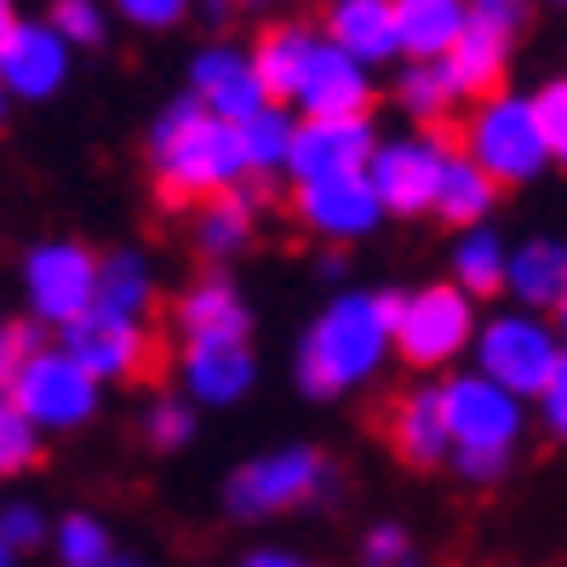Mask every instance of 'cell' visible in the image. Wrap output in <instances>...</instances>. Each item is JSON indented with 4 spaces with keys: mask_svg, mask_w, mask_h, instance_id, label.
<instances>
[{
    "mask_svg": "<svg viewBox=\"0 0 567 567\" xmlns=\"http://www.w3.org/2000/svg\"><path fill=\"white\" fill-rule=\"evenodd\" d=\"M533 419H539V430H545L550 442L567 447V350H561V361H556L550 384L539 390V402H533Z\"/></svg>",
    "mask_w": 567,
    "mask_h": 567,
    "instance_id": "38",
    "label": "cell"
},
{
    "mask_svg": "<svg viewBox=\"0 0 567 567\" xmlns=\"http://www.w3.org/2000/svg\"><path fill=\"white\" fill-rule=\"evenodd\" d=\"M41 447H47V436L12 408V395H0V482L35 471V464H41Z\"/></svg>",
    "mask_w": 567,
    "mask_h": 567,
    "instance_id": "34",
    "label": "cell"
},
{
    "mask_svg": "<svg viewBox=\"0 0 567 567\" xmlns=\"http://www.w3.org/2000/svg\"><path fill=\"white\" fill-rule=\"evenodd\" d=\"M464 7H471L476 23L505 29V35H522V23H527V0H464Z\"/></svg>",
    "mask_w": 567,
    "mask_h": 567,
    "instance_id": "40",
    "label": "cell"
},
{
    "mask_svg": "<svg viewBox=\"0 0 567 567\" xmlns=\"http://www.w3.org/2000/svg\"><path fill=\"white\" fill-rule=\"evenodd\" d=\"M458 155H471L498 189L539 184L550 173V150H545L539 115H533V97L505 86V92L482 97V104H471V115L458 126Z\"/></svg>",
    "mask_w": 567,
    "mask_h": 567,
    "instance_id": "6",
    "label": "cell"
},
{
    "mask_svg": "<svg viewBox=\"0 0 567 567\" xmlns=\"http://www.w3.org/2000/svg\"><path fill=\"white\" fill-rule=\"evenodd\" d=\"M567 292V236H522L511 241L505 264V298L516 310L550 316Z\"/></svg>",
    "mask_w": 567,
    "mask_h": 567,
    "instance_id": "20",
    "label": "cell"
},
{
    "mask_svg": "<svg viewBox=\"0 0 567 567\" xmlns=\"http://www.w3.org/2000/svg\"><path fill=\"white\" fill-rule=\"evenodd\" d=\"M58 344L70 350L97 384H132V379H144L150 367H155V339H150V327L97 316V310H86L75 327H63Z\"/></svg>",
    "mask_w": 567,
    "mask_h": 567,
    "instance_id": "14",
    "label": "cell"
},
{
    "mask_svg": "<svg viewBox=\"0 0 567 567\" xmlns=\"http://www.w3.org/2000/svg\"><path fill=\"white\" fill-rule=\"evenodd\" d=\"M442 413H447V436H453V458L447 471L464 487H498L516 471V453L533 430V408L516 402L511 390L487 384L482 373L458 367L442 379Z\"/></svg>",
    "mask_w": 567,
    "mask_h": 567,
    "instance_id": "3",
    "label": "cell"
},
{
    "mask_svg": "<svg viewBox=\"0 0 567 567\" xmlns=\"http://www.w3.org/2000/svg\"><path fill=\"white\" fill-rule=\"evenodd\" d=\"M195 104H202L207 115L229 121V126H241L252 121L264 104H270V92H264L258 70H252V52L241 47H229V41H213L189 58V86H184Z\"/></svg>",
    "mask_w": 567,
    "mask_h": 567,
    "instance_id": "16",
    "label": "cell"
},
{
    "mask_svg": "<svg viewBox=\"0 0 567 567\" xmlns=\"http://www.w3.org/2000/svg\"><path fill=\"white\" fill-rule=\"evenodd\" d=\"M252 7H264V0H252Z\"/></svg>",
    "mask_w": 567,
    "mask_h": 567,
    "instance_id": "51",
    "label": "cell"
},
{
    "mask_svg": "<svg viewBox=\"0 0 567 567\" xmlns=\"http://www.w3.org/2000/svg\"><path fill=\"white\" fill-rule=\"evenodd\" d=\"M561 332L550 316H533L516 305H498L482 316L476 344H471V373H482L487 384L511 390L516 402H539V390L550 384L556 361H561Z\"/></svg>",
    "mask_w": 567,
    "mask_h": 567,
    "instance_id": "8",
    "label": "cell"
},
{
    "mask_svg": "<svg viewBox=\"0 0 567 567\" xmlns=\"http://www.w3.org/2000/svg\"><path fill=\"white\" fill-rule=\"evenodd\" d=\"M355 567H436V561H430V550L413 539V527H408V522L384 516V522H373V527L361 533Z\"/></svg>",
    "mask_w": 567,
    "mask_h": 567,
    "instance_id": "33",
    "label": "cell"
},
{
    "mask_svg": "<svg viewBox=\"0 0 567 567\" xmlns=\"http://www.w3.org/2000/svg\"><path fill=\"white\" fill-rule=\"evenodd\" d=\"M155 298H161V270L150 264V252H138V247L97 252V292H92V310L97 316L150 327Z\"/></svg>",
    "mask_w": 567,
    "mask_h": 567,
    "instance_id": "22",
    "label": "cell"
},
{
    "mask_svg": "<svg viewBox=\"0 0 567 567\" xmlns=\"http://www.w3.org/2000/svg\"><path fill=\"white\" fill-rule=\"evenodd\" d=\"M321 35L339 52H350L361 70H379V63L402 58V41H395V0H327Z\"/></svg>",
    "mask_w": 567,
    "mask_h": 567,
    "instance_id": "21",
    "label": "cell"
},
{
    "mask_svg": "<svg viewBox=\"0 0 567 567\" xmlns=\"http://www.w3.org/2000/svg\"><path fill=\"white\" fill-rule=\"evenodd\" d=\"M471 29L464 0H395V41L408 63H442Z\"/></svg>",
    "mask_w": 567,
    "mask_h": 567,
    "instance_id": "25",
    "label": "cell"
},
{
    "mask_svg": "<svg viewBox=\"0 0 567 567\" xmlns=\"http://www.w3.org/2000/svg\"><path fill=\"white\" fill-rule=\"evenodd\" d=\"M115 550L121 545H115L110 522L97 511H63L52 522V556H58V567H104Z\"/></svg>",
    "mask_w": 567,
    "mask_h": 567,
    "instance_id": "32",
    "label": "cell"
},
{
    "mask_svg": "<svg viewBox=\"0 0 567 567\" xmlns=\"http://www.w3.org/2000/svg\"><path fill=\"white\" fill-rule=\"evenodd\" d=\"M258 236V195L252 189H229L213 195L189 213V247L202 252L207 264H236Z\"/></svg>",
    "mask_w": 567,
    "mask_h": 567,
    "instance_id": "24",
    "label": "cell"
},
{
    "mask_svg": "<svg viewBox=\"0 0 567 567\" xmlns=\"http://www.w3.org/2000/svg\"><path fill=\"white\" fill-rule=\"evenodd\" d=\"M384 442L408 471H447L453 436H447V413H442V384H413L395 395L384 413Z\"/></svg>",
    "mask_w": 567,
    "mask_h": 567,
    "instance_id": "19",
    "label": "cell"
},
{
    "mask_svg": "<svg viewBox=\"0 0 567 567\" xmlns=\"http://www.w3.org/2000/svg\"><path fill=\"white\" fill-rule=\"evenodd\" d=\"M511 47L516 35H505V29H487L471 18V29L458 35V47L442 58V70L458 92V104H482V97L505 92V75H511Z\"/></svg>",
    "mask_w": 567,
    "mask_h": 567,
    "instance_id": "23",
    "label": "cell"
},
{
    "mask_svg": "<svg viewBox=\"0 0 567 567\" xmlns=\"http://www.w3.org/2000/svg\"><path fill=\"white\" fill-rule=\"evenodd\" d=\"M236 567H321V561H310L305 550H292V545H252V550H241Z\"/></svg>",
    "mask_w": 567,
    "mask_h": 567,
    "instance_id": "42",
    "label": "cell"
},
{
    "mask_svg": "<svg viewBox=\"0 0 567 567\" xmlns=\"http://www.w3.org/2000/svg\"><path fill=\"white\" fill-rule=\"evenodd\" d=\"M292 218L310 229L321 247H355L384 229V207L367 173L350 178H321V184H292Z\"/></svg>",
    "mask_w": 567,
    "mask_h": 567,
    "instance_id": "11",
    "label": "cell"
},
{
    "mask_svg": "<svg viewBox=\"0 0 567 567\" xmlns=\"http://www.w3.org/2000/svg\"><path fill=\"white\" fill-rule=\"evenodd\" d=\"M453 138L442 132H402V138H379L367 161V184H373L384 218H430L436 213V189L447 173Z\"/></svg>",
    "mask_w": 567,
    "mask_h": 567,
    "instance_id": "10",
    "label": "cell"
},
{
    "mask_svg": "<svg viewBox=\"0 0 567 567\" xmlns=\"http://www.w3.org/2000/svg\"><path fill=\"white\" fill-rule=\"evenodd\" d=\"M0 539H7L18 556L47 550V545H52V511L35 505V498H23V493L0 498Z\"/></svg>",
    "mask_w": 567,
    "mask_h": 567,
    "instance_id": "35",
    "label": "cell"
},
{
    "mask_svg": "<svg viewBox=\"0 0 567 567\" xmlns=\"http://www.w3.org/2000/svg\"><path fill=\"white\" fill-rule=\"evenodd\" d=\"M395 104H402V115L419 126V132H436L453 110H458V92L447 81L442 63H408L402 75H395Z\"/></svg>",
    "mask_w": 567,
    "mask_h": 567,
    "instance_id": "29",
    "label": "cell"
},
{
    "mask_svg": "<svg viewBox=\"0 0 567 567\" xmlns=\"http://www.w3.org/2000/svg\"><path fill=\"white\" fill-rule=\"evenodd\" d=\"M173 327L184 344H229V339H252V305L236 287L229 270H207L195 276L178 305H173Z\"/></svg>",
    "mask_w": 567,
    "mask_h": 567,
    "instance_id": "18",
    "label": "cell"
},
{
    "mask_svg": "<svg viewBox=\"0 0 567 567\" xmlns=\"http://www.w3.org/2000/svg\"><path fill=\"white\" fill-rule=\"evenodd\" d=\"M258 390V350L252 339L229 344H184L178 350V395L195 408H236Z\"/></svg>",
    "mask_w": 567,
    "mask_h": 567,
    "instance_id": "17",
    "label": "cell"
},
{
    "mask_svg": "<svg viewBox=\"0 0 567 567\" xmlns=\"http://www.w3.org/2000/svg\"><path fill=\"white\" fill-rule=\"evenodd\" d=\"M104 567H155V561H150V556H138V550H115Z\"/></svg>",
    "mask_w": 567,
    "mask_h": 567,
    "instance_id": "45",
    "label": "cell"
},
{
    "mask_svg": "<svg viewBox=\"0 0 567 567\" xmlns=\"http://www.w3.org/2000/svg\"><path fill=\"white\" fill-rule=\"evenodd\" d=\"M0 567H23V556H18V550H12L7 539H0Z\"/></svg>",
    "mask_w": 567,
    "mask_h": 567,
    "instance_id": "48",
    "label": "cell"
},
{
    "mask_svg": "<svg viewBox=\"0 0 567 567\" xmlns=\"http://www.w3.org/2000/svg\"><path fill=\"white\" fill-rule=\"evenodd\" d=\"M527 97H533V115H539V132H545L550 166H561V173H567V75L539 81Z\"/></svg>",
    "mask_w": 567,
    "mask_h": 567,
    "instance_id": "37",
    "label": "cell"
},
{
    "mask_svg": "<svg viewBox=\"0 0 567 567\" xmlns=\"http://www.w3.org/2000/svg\"><path fill=\"white\" fill-rule=\"evenodd\" d=\"M150 178L166 207H202L213 195L247 189V155H241V132L207 115L195 97H173L155 121H150Z\"/></svg>",
    "mask_w": 567,
    "mask_h": 567,
    "instance_id": "2",
    "label": "cell"
},
{
    "mask_svg": "<svg viewBox=\"0 0 567 567\" xmlns=\"http://www.w3.org/2000/svg\"><path fill=\"white\" fill-rule=\"evenodd\" d=\"M0 395H12V408L41 430V436H75L97 413H104V384L86 367L47 339H29V350L18 355L12 379Z\"/></svg>",
    "mask_w": 567,
    "mask_h": 567,
    "instance_id": "5",
    "label": "cell"
},
{
    "mask_svg": "<svg viewBox=\"0 0 567 567\" xmlns=\"http://www.w3.org/2000/svg\"><path fill=\"white\" fill-rule=\"evenodd\" d=\"M379 150L373 115H339V121H298L287 178L292 184H321V178H350L367 173V161Z\"/></svg>",
    "mask_w": 567,
    "mask_h": 567,
    "instance_id": "12",
    "label": "cell"
},
{
    "mask_svg": "<svg viewBox=\"0 0 567 567\" xmlns=\"http://www.w3.org/2000/svg\"><path fill=\"white\" fill-rule=\"evenodd\" d=\"M195 12H202V18L218 29V23H229V12H236V0H195Z\"/></svg>",
    "mask_w": 567,
    "mask_h": 567,
    "instance_id": "44",
    "label": "cell"
},
{
    "mask_svg": "<svg viewBox=\"0 0 567 567\" xmlns=\"http://www.w3.org/2000/svg\"><path fill=\"white\" fill-rule=\"evenodd\" d=\"M70 63L75 52L63 47V35L47 18H18V29L0 47V86L7 97H23V104H47L70 86Z\"/></svg>",
    "mask_w": 567,
    "mask_h": 567,
    "instance_id": "15",
    "label": "cell"
},
{
    "mask_svg": "<svg viewBox=\"0 0 567 567\" xmlns=\"http://www.w3.org/2000/svg\"><path fill=\"white\" fill-rule=\"evenodd\" d=\"M47 23L63 35V47H104L110 41V12L97 7V0H52Z\"/></svg>",
    "mask_w": 567,
    "mask_h": 567,
    "instance_id": "36",
    "label": "cell"
},
{
    "mask_svg": "<svg viewBox=\"0 0 567 567\" xmlns=\"http://www.w3.org/2000/svg\"><path fill=\"white\" fill-rule=\"evenodd\" d=\"M344 493L339 482V464H332L327 447L316 442H281V447H264L252 458H241L236 471L224 476L218 487V511L229 522H276L292 511H310V505H332Z\"/></svg>",
    "mask_w": 567,
    "mask_h": 567,
    "instance_id": "4",
    "label": "cell"
},
{
    "mask_svg": "<svg viewBox=\"0 0 567 567\" xmlns=\"http://www.w3.org/2000/svg\"><path fill=\"white\" fill-rule=\"evenodd\" d=\"M12 29H18V7H12V0H0V47H7Z\"/></svg>",
    "mask_w": 567,
    "mask_h": 567,
    "instance_id": "46",
    "label": "cell"
},
{
    "mask_svg": "<svg viewBox=\"0 0 567 567\" xmlns=\"http://www.w3.org/2000/svg\"><path fill=\"white\" fill-rule=\"evenodd\" d=\"M287 110L305 121H339V115H367L373 110V70H361L350 52H339L327 35H316L305 70L292 81Z\"/></svg>",
    "mask_w": 567,
    "mask_h": 567,
    "instance_id": "13",
    "label": "cell"
},
{
    "mask_svg": "<svg viewBox=\"0 0 567 567\" xmlns=\"http://www.w3.org/2000/svg\"><path fill=\"white\" fill-rule=\"evenodd\" d=\"M29 339H41V332H35V327H18V321L0 316V390H7V379H12L18 355L29 350Z\"/></svg>",
    "mask_w": 567,
    "mask_h": 567,
    "instance_id": "41",
    "label": "cell"
},
{
    "mask_svg": "<svg viewBox=\"0 0 567 567\" xmlns=\"http://www.w3.org/2000/svg\"><path fill=\"white\" fill-rule=\"evenodd\" d=\"M316 35H321V29H310V23H270V29L258 35V47H252V70H258L264 92H270V104L287 110L292 81H298V70H305V58H310Z\"/></svg>",
    "mask_w": 567,
    "mask_h": 567,
    "instance_id": "28",
    "label": "cell"
},
{
    "mask_svg": "<svg viewBox=\"0 0 567 567\" xmlns=\"http://www.w3.org/2000/svg\"><path fill=\"white\" fill-rule=\"evenodd\" d=\"M316 276H321V281H344V276H350V258H344V247L321 252V258H316Z\"/></svg>",
    "mask_w": 567,
    "mask_h": 567,
    "instance_id": "43",
    "label": "cell"
},
{
    "mask_svg": "<svg viewBox=\"0 0 567 567\" xmlns=\"http://www.w3.org/2000/svg\"><path fill=\"white\" fill-rule=\"evenodd\" d=\"M498 189L482 166L471 161V155H458V144H453V155H447V173H442V189H436V213L430 218H442L453 236L458 229H476V224H493V213H498Z\"/></svg>",
    "mask_w": 567,
    "mask_h": 567,
    "instance_id": "27",
    "label": "cell"
},
{
    "mask_svg": "<svg viewBox=\"0 0 567 567\" xmlns=\"http://www.w3.org/2000/svg\"><path fill=\"white\" fill-rule=\"evenodd\" d=\"M545 7H556V12H567V0H545Z\"/></svg>",
    "mask_w": 567,
    "mask_h": 567,
    "instance_id": "50",
    "label": "cell"
},
{
    "mask_svg": "<svg viewBox=\"0 0 567 567\" xmlns=\"http://www.w3.org/2000/svg\"><path fill=\"white\" fill-rule=\"evenodd\" d=\"M505 264H511V241L498 236L493 224H476V229H458L453 247H447V281L487 305V298H505Z\"/></svg>",
    "mask_w": 567,
    "mask_h": 567,
    "instance_id": "26",
    "label": "cell"
},
{
    "mask_svg": "<svg viewBox=\"0 0 567 567\" xmlns=\"http://www.w3.org/2000/svg\"><path fill=\"white\" fill-rule=\"evenodd\" d=\"M482 327V305L464 298L453 281H424L402 287L395 298V361L413 373H458V361H471Z\"/></svg>",
    "mask_w": 567,
    "mask_h": 567,
    "instance_id": "7",
    "label": "cell"
},
{
    "mask_svg": "<svg viewBox=\"0 0 567 567\" xmlns=\"http://www.w3.org/2000/svg\"><path fill=\"white\" fill-rule=\"evenodd\" d=\"M550 321H556V332H561V344H567V292H561V305L550 310Z\"/></svg>",
    "mask_w": 567,
    "mask_h": 567,
    "instance_id": "47",
    "label": "cell"
},
{
    "mask_svg": "<svg viewBox=\"0 0 567 567\" xmlns=\"http://www.w3.org/2000/svg\"><path fill=\"white\" fill-rule=\"evenodd\" d=\"M236 132H241V155H247V178H281V173H287L292 132H298L292 110L264 104V110H258L252 121H241Z\"/></svg>",
    "mask_w": 567,
    "mask_h": 567,
    "instance_id": "30",
    "label": "cell"
},
{
    "mask_svg": "<svg viewBox=\"0 0 567 567\" xmlns=\"http://www.w3.org/2000/svg\"><path fill=\"white\" fill-rule=\"evenodd\" d=\"M18 292L35 332L75 327L97 292V252L75 236H47L18 258Z\"/></svg>",
    "mask_w": 567,
    "mask_h": 567,
    "instance_id": "9",
    "label": "cell"
},
{
    "mask_svg": "<svg viewBox=\"0 0 567 567\" xmlns=\"http://www.w3.org/2000/svg\"><path fill=\"white\" fill-rule=\"evenodd\" d=\"M7 104H12V97H7V86H0V121H7Z\"/></svg>",
    "mask_w": 567,
    "mask_h": 567,
    "instance_id": "49",
    "label": "cell"
},
{
    "mask_svg": "<svg viewBox=\"0 0 567 567\" xmlns=\"http://www.w3.org/2000/svg\"><path fill=\"white\" fill-rule=\"evenodd\" d=\"M195 430H202V408L178 390H155L138 413V436L150 453H184L195 442Z\"/></svg>",
    "mask_w": 567,
    "mask_h": 567,
    "instance_id": "31",
    "label": "cell"
},
{
    "mask_svg": "<svg viewBox=\"0 0 567 567\" xmlns=\"http://www.w3.org/2000/svg\"><path fill=\"white\" fill-rule=\"evenodd\" d=\"M115 12L132 29H173L195 12V0H115Z\"/></svg>",
    "mask_w": 567,
    "mask_h": 567,
    "instance_id": "39",
    "label": "cell"
},
{
    "mask_svg": "<svg viewBox=\"0 0 567 567\" xmlns=\"http://www.w3.org/2000/svg\"><path fill=\"white\" fill-rule=\"evenodd\" d=\"M395 298L402 287H339L305 321L292 344V384L305 402H350L395 355Z\"/></svg>",
    "mask_w": 567,
    "mask_h": 567,
    "instance_id": "1",
    "label": "cell"
}]
</instances>
